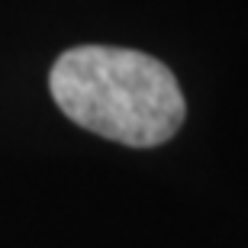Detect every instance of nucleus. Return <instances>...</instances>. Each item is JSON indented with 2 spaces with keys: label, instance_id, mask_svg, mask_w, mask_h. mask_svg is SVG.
<instances>
[{
  "label": "nucleus",
  "instance_id": "1",
  "mask_svg": "<svg viewBox=\"0 0 248 248\" xmlns=\"http://www.w3.org/2000/svg\"><path fill=\"white\" fill-rule=\"evenodd\" d=\"M48 91L71 123L132 148L168 142L187 116L174 71L136 48H68L48 71Z\"/></svg>",
  "mask_w": 248,
  "mask_h": 248
}]
</instances>
